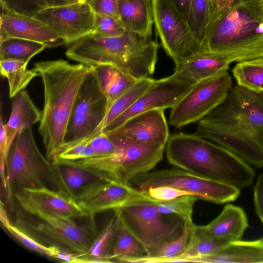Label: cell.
<instances>
[{
	"label": "cell",
	"mask_w": 263,
	"mask_h": 263,
	"mask_svg": "<svg viewBox=\"0 0 263 263\" xmlns=\"http://www.w3.org/2000/svg\"><path fill=\"white\" fill-rule=\"evenodd\" d=\"M198 199L197 196L188 195L166 201H155L154 203L161 214L175 215L184 221L192 219L194 204Z\"/></svg>",
	"instance_id": "cell-32"
},
{
	"label": "cell",
	"mask_w": 263,
	"mask_h": 263,
	"mask_svg": "<svg viewBox=\"0 0 263 263\" xmlns=\"http://www.w3.org/2000/svg\"><path fill=\"white\" fill-rule=\"evenodd\" d=\"M0 220L7 231L26 248L47 256L48 247L37 241L10 221L4 203L1 201Z\"/></svg>",
	"instance_id": "cell-35"
},
{
	"label": "cell",
	"mask_w": 263,
	"mask_h": 263,
	"mask_svg": "<svg viewBox=\"0 0 263 263\" xmlns=\"http://www.w3.org/2000/svg\"><path fill=\"white\" fill-rule=\"evenodd\" d=\"M47 7H55L68 4L67 0H42Z\"/></svg>",
	"instance_id": "cell-47"
},
{
	"label": "cell",
	"mask_w": 263,
	"mask_h": 263,
	"mask_svg": "<svg viewBox=\"0 0 263 263\" xmlns=\"http://www.w3.org/2000/svg\"><path fill=\"white\" fill-rule=\"evenodd\" d=\"M248 226L244 210L240 206L228 204L205 228L213 238L227 244L241 240Z\"/></svg>",
	"instance_id": "cell-21"
},
{
	"label": "cell",
	"mask_w": 263,
	"mask_h": 263,
	"mask_svg": "<svg viewBox=\"0 0 263 263\" xmlns=\"http://www.w3.org/2000/svg\"><path fill=\"white\" fill-rule=\"evenodd\" d=\"M27 64L19 60L0 61L1 75L7 80L11 99L26 88L34 78L38 76L34 69L27 68Z\"/></svg>",
	"instance_id": "cell-28"
},
{
	"label": "cell",
	"mask_w": 263,
	"mask_h": 263,
	"mask_svg": "<svg viewBox=\"0 0 263 263\" xmlns=\"http://www.w3.org/2000/svg\"><path fill=\"white\" fill-rule=\"evenodd\" d=\"M211 9L212 0H191L189 24L200 44L210 21Z\"/></svg>",
	"instance_id": "cell-34"
},
{
	"label": "cell",
	"mask_w": 263,
	"mask_h": 263,
	"mask_svg": "<svg viewBox=\"0 0 263 263\" xmlns=\"http://www.w3.org/2000/svg\"><path fill=\"white\" fill-rule=\"evenodd\" d=\"M113 210L114 215L95 238L89 249L84 253L79 254L80 263L112 262L109 257L122 227L119 214Z\"/></svg>",
	"instance_id": "cell-25"
},
{
	"label": "cell",
	"mask_w": 263,
	"mask_h": 263,
	"mask_svg": "<svg viewBox=\"0 0 263 263\" xmlns=\"http://www.w3.org/2000/svg\"><path fill=\"white\" fill-rule=\"evenodd\" d=\"M160 45L151 37L126 31L120 36L104 37L102 65H110L134 77H151L155 71Z\"/></svg>",
	"instance_id": "cell-9"
},
{
	"label": "cell",
	"mask_w": 263,
	"mask_h": 263,
	"mask_svg": "<svg viewBox=\"0 0 263 263\" xmlns=\"http://www.w3.org/2000/svg\"><path fill=\"white\" fill-rule=\"evenodd\" d=\"M260 0H240L205 28L199 52L234 58L237 62L263 58Z\"/></svg>",
	"instance_id": "cell-4"
},
{
	"label": "cell",
	"mask_w": 263,
	"mask_h": 263,
	"mask_svg": "<svg viewBox=\"0 0 263 263\" xmlns=\"http://www.w3.org/2000/svg\"><path fill=\"white\" fill-rule=\"evenodd\" d=\"M233 86L228 71L193 84L171 108L169 124L181 128L198 122L225 100Z\"/></svg>",
	"instance_id": "cell-11"
},
{
	"label": "cell",
	"mask_w": 263,
	"mask_h": 263,
	"mask_svg": "<svg viewBox=\"0 0 263 263\" xmlns=\"http://www.w3.org/2000/svg\"><path fill=\"white\" fill-rule=\"evenodd\" d=\"M46 46L43 43L17 38L0 41V61L15 60L28 63Z\"/></svg>",
	"instance_id": "cell-30"
},
{
	"label": "cell",
	"mask_w": 263,
	"mask_h": 263,
	"mask_svg": "<svg viewBox=\"0 0 263 263\" xmlns=\"http://www.w3.org/2000/svg\"><path fill=\"white\" fill-rule=\"evenodd\" d=\"M234 62L236 60L232 57L198 51L175 63L172 74L181 81L194 84L228 71Z\"/></svg>",
	"instance_id": "cell-19"
},
{
	"label": "cell",
	"mask_w": 263,
	"mask_h": 263,
	"mask_svg": "<svg viewBox=\"0 0 263 263\" xmlns=\"http://www.w3.org/2000/svg\"><path fill=\"white\" fill-rule=\"evenodd\" d=\"M68 4H72L78 2V0H67Z\"/></svg>",
	"instance_id": "cell-48"
},
{
	"label": "cell",
	"mask_w": 263,
	"mask_h": 263,
	"mask_svg": "<svg viewBox=\"0 0 263 263\" xmlns=\"http://www.w3.org/2000/svg\"><path fill=\"white\" fill-rule=\"evenodd\" d=\"M108 135L117 145L113 154L76 161L57 159L55 162L79 166L101 178L128 184L135 177L150 172L163 159L165 145Z\"/></svg>",
	"instance_id": "cell-7"
},
{
	"label": "cell",
	"mask_w": 263,
	"mask_h": 263,
	"mask_svg": "<svg viewBox=\"0 0 263 263\" xmlns=\"http://www.w3.org/2000/svg\"><path fill=\"white\" fill-rule=\"evenodd\" d=\"M1 6L2 10L30 17L47 7L42 0H1Z\"/></svg>",
	"instance_id": "cell-37"
},
{
	"label": "cell",
	"mask_w": 263,
	"mask_h": 263,
	"mask_svg": "<svg viewBox=\"0 0 263 263\" xmlns=\"http://www.w3.org/2000/svg\"><path fill=\"white\" fill-rule=\"evenodd\" d=\"M151 77L139 79L130 88L111 105L101 124L88 137L82 140L87 141L100 133L116 118L128 109L154 83Z\"/></svg>",
	"instance_id": "cell-26"
},
{
	"label": "cell",
	"mask_w": 263,
	"mask_h": 263,
	"mask_svg": "<svg viewBox=\"0 0 263 263\" xmlns=\"http://www.w3.org/2000/svg\"><path fill=\"white\" fill-rule=\"evenodd\" d=\"M193 262L262 263L263 241L237 240L226 244L218 252L206 256L193 258Z\"/></svg>",
	"instance_id": "cell-22"
},
{
	"label": "cell",
	"mask_w": 263,
	"mask_h": 263,
	"mask_svg": "<svg viewBox=\"0 0 263 263\" xmlns=\"http://www.w3.org/2000/svg\"><path fill=\"white\" fill-rule=\"evenodd\" d=\"M57 164L60 167L67 187L74 195V191L82 190L93 182H91V181L94 182L103 179L93 172L79 166L66 164Z\"/></svg>",
	"instance_id": "cell-33"
},
{
	"label": "cell",
	"mask_w": 263,
	"mask_h": 263,
	"mask_svg": "<svg viewBox=\"0 0 263 263\" xmlns=\"http://www.w3.org/2000/svg\"><path fill=\"white\" fill-rule=\"evenodd\" d=\"M165 146L170 164L195 175L239 189L254 181L255 171L251 165L227 148L194 134H173Z\"/></svg>",
	"instance_id": "cell-3"
},
{
	"label": "cell",
	"mask_w": 263,
	"mask_h": 263,
	"mask_svg": "<svg viewBox=\"0 0 263 263\" xmlns=\"http://www.w3.org/2000/svg\"><path fill=\"white\" fill-rule=\"evenodd\" d=\"M83 142L87 143L94 150L96 156L110 155L115 153L117 149V145L115 142L104 132Z\"/></svg>",
	"instance_id": "cell-40"
},
{
	"label": "cell",
	"mask_w": 263,
	"mask_h": 263,
	"mask_svg": "<svg viewBox=\"0 0 263 263\" xmlns=\"http://www.w3.org/2000/svg\"><path fill=\"white\" fill-rule=\"evenodd\" d=\"M33 69L42 79L44 90L39 132L46 156L53 162L65 145L76 100L91 68L59 59L37 62Z\"/></svg>",
	"instance_id": "cell-2"
},
{
	"label": "cell",
	"mask_w": 263,
	"mask_h": 263,
	"mask_svg": "<svg viewBox=\"0 0 263 263\" xmlns=\"http://www.w3.org/2000/svg\"><path fill=\"white\" fill-rule=\"evenodd\" d=\"M154 201L138 200L114 209L119 214L122 226L143 246L149 257L177 238L184 227L182 219H168L167 215L159 213Z\"/></svg>",
	"instance_id": "cell-8"
},
{
	"label": "cell",
	"mask_w": 263,
	"mask_h": 263,
	"mask_svg": "<svg viewBox=\"0 0 263 263\" xmlns=\"http://www.w3.org/2000/svg\"><path fill=\"white\" fill-rule=\"evenodd\" d=\"M91 68L100 89L104 95L115 75L117 68L110 65H102Z\"/></svg>",
	"instance_id": "cell-43"
},
{
	"label": "cell",
	"mask_w": 263,
	"mask_h": 263,
	"mask_svg": "<svg viewBox=\"0 0 263 263\" xmlns=\"http://www.w3.org/2000/svg\"><path fill=\"white\" fill-rule=\"evenodd\" d=\"M86 2L96 14L110 16L120 20L118 0H87Z\"/></svg>",
	"instance_id": "cell-42"
},
{
	"label": "cell",
	"mask_w": 263,
	"mask_h": 263,
	"mask_svg": "<svg viewBox=\"0 0 263 263\" xmlns=\"http://www.w3.org/2000/svg\"><path fill=\"white\" fill-rule=\"evenodd\" d=\"M193 85L176 78L173 74L155 80L152 85L128 109L113 120L103 132L112 131L129 118L143 112L172 108Z\"/></svg>",
	"instance_id": "cell-16"
},
{
	"label": "cell",
	"mask_w": 263,
	"mask_h": 263,
	"mask_svg": "<svg viewBox=\"0 0 263 263\" xmlns=\"http://www.w3.org/2000/svg\"><path fill=\"white\" fill-rule=\"evenodd\" d=\"M240 1V0H212L211 13L208 24L219 13L230 9Z\"/></svg>",
	"instance_id": "cell-45"
},
{
	"label": "cell",
	"mask_w": 263,
	"mask_h": 263,
	"mask_svg": "<svg viewBox=\"0 0 263 263\" xmlns=\"http://www.w3.org/2000/svg\"><path fill=\"white\" fill-rule=\"evenodd\" d=\"M120 20L128 31L151 37L154 23L152 0H118Z\"/></svg>",
	"instance_id": "cell-24"
},
{
	"label": "cell",
	"mask_w": 263,
	"mask_h": 263,
	"mask_svg": "<svg viewBox=\"0 0 263 263\" xmlns=\"http://www.w3.org/2000/svg\"><path fill=\"white\" fill-rule=\"evenodd\" d=\"M128 184L142 192L150 187L170 186L216 204L235 201L240 193V189L236 186L204 178L179 168L150 171L135 177Z\"/></svg>",
	"instance_id": "cell-10"
},
{
	"label": "cell",
	"mask_w": 263,
	"mask_h": 263,
	"mask_svg": "<svg viewBox=\"0 0 263 263\" xmlns=\"http://www.w3.org/2000/svg\"><path fill=\"white\" fill-rule=\"evenodd\" d=\"M107 110L106 98L101 91L91 68L76 100L64 147L88 137L103 121Z\"/></svg>",
	"instance_id": "cell-13"
},
{
	"label": "cell",
	"mask_w": 263,
	"mask_h": 263,
	"mask_svg": "<svg viewBox=\"0 0 263 263\" xmlns=\"http://www.w3.org/2000/svg\"><path fill=\"white\" fill-rule=\"evenodd\" d=\"M10 38L39 42L49 48L65 44L49 26L35 17L1 9L0 41Z\"/></svg>",
	"instance_id": "cell-17"
},
{
	"label": "cell",
	"mask_w": 263,
	"mask_h": 263,
	"mask_svg": "<svg viewBox=\"0 0 263 263\" xmlns=\"http://www.w3.org/2000/svg\"><path fill=\"white\" fill-rule=\"evenodd\" d=\"M146 256L143 246L122 226L115 240L110 260L121 257H138Z\"/></svg>",
	"instance_id": "cell-31"
},
{
	"label": "cell",
	"mask_w": 263,
	"mask_h": 263,
	"mask_svg": "<svg viewBox=\"0 0 263 263\" xmlns=\"http://www.w3.org/2000/svg\"><path fill=\"white\" fill-rule=\"evenodd\" d=\"M260 8L263 14V0L260 1Z\"/></svg>",
	"instance_id": "cell-49"
},
{
	"label": "cell",
	"mask_w": 263,
	"mask_h": 263,
	"mask_svg": "<svg viewBox=\"0 0 263 263\" xmlns=\"http://www.w3.org/2000/svg\"><path fill=\"white\" fill-rule=\"evenodd\" d=\"M260 239L263 241V237Z\"/></svg>",
	"instance_id": "cell-51"
},
{
	"label": "cell",
	"mask_w": 263,
	"mask_h": 263,
	"mask_svg": "<svg viewBox=\"0 0 263 263\" xmlns=\"http://www.w3.org/2000/svg\"><path fill=\"white\" fill-rule=\"evenodd\" d=\"M74 198L91 218L138 200L154 201L146 192L109 178L96 180L75 194Z\"/></svg>",
	"instance_id": "cell-14"
},
{
	"label": "cell",
	"mask_w": 263,
	"mask_h": 263,
	"mask_svg": "<svg viewBox=\"0 0 263 263\" xmlns=\"http://www.w3.org/2000/svg\"><path fill=\"white\" fill-rule=\"evenodd\" d=\"M79 2H86L87 0H78Z\"/></svg>",
	"instance_id": "cell-50"
},
{
	"label": "cell",
	"mask_w": 263,
	"mask_h": 263,
	"mask_svg": "<svg viewBox=\"0 0 263 263\" xmlns=\"http://www.w3.org/2000/svg\"><path fill=\"white\" fill-rule=\"evenodd\" d=\"M226 245L211 236L205 226H196L194 223L186 250L176 257L180 258L183 262H189L193 258L214 254Z\"/></svg>",
	"instance_id": "cell-27"
},
{
	"label": "cell",
	"mask_w": 263,
	"mask_h": 263,
	"mask_svg": "<svg viewBox=\"0 0 263 263\" xmlns=\"http://www.w3.org/2000/svg\"><path fill=\"white\" fill-rule=\"evenodd\" d=\"M126 31L120 20L110 16L96 14L93 33L106 37H115L122 35Z\"/></svg>",
	"instance_id": "cell-38"
},
{
	"label": "cell",
	"mask_w": 263,
	"mask_h": 263,
	"mask_svg": "<svg viewBox=\"0 0 263 263\" xmlns=\"http://www.w3.org/2000/svg\"><path fill=\"white\" fill-rule=\"evenodd\" d=\"M41 187L74 196L65 182L59 165L42 154L31 127H27L18 133L9 152L7 195L12 196L13 188L20 191Z\"/></svg>",
	"instance_id": "cell-6"
},
{
	"label": "cell",
	"mask_w": 263,
	"mask_h": 263,
	"mask_svg": "<svg viewBox=\"0 0 263 263\" xmlns=\"http://www.w3.org/2000/svg\"><path fill=\"white\" fill-rule=\"evenodd\" d=\"M232 72L237 85L256 92H263V58L237 62Z\"/></svg>",
	"instance_id": "cell-29"
},
{
	"label": "cell",
	"mask_w": 263,
	"mask_h": 263,
	"mask_svg": "<svg viewBox=\"0 0 263 263\" xmlns=\"http://www.w3.org/2000/svg\"><path fill=\"white\" fill-rule=\"evenodd\" d=\"M17 205L13 223L40 243L62 250L83 254L96 237L90 225L79 226L44 209L22 191L13 194Z\"/></svg>",
	"instance_id": "cell-5"
},
{
	"label": "cell",
	"mask_w": 263,
	"mask_h": 263,
	"mask_svg": "<svg viewBox=\"0 0 263 263\" xmlns=\"http://www.w3.org/2000/svg\"><path fill=\"white\" fill-rule=\"evenodd\" d=\"M164 109H156L138 114L108 135L138 141L166 145L170 138Z\"/></svg>",
	"instance_id": "cell-18"
},
{
	"label": "cell",
	"mask_w": 263,
	"mask_h": 263,
	"mask_svg": "<svg viewBox=\"0 0 263 263\" xmlns=\"http://www.w3.org/2000/svg\"><path fill=\"white\" fill-rule=\"evenodd\" d=\"M96 156V152L87 143L78 142L65 146L57 159L76 161Z\"/></svg>",
	"instance_id": "cell-39"
},
{
	"label": "cell",
	"mask_w": 263,
	"mask_h": 263,
	"mask_svg": "<svg viewBox=\"0 0 263 263\" xmlns=\"http://www.w3.org/2000/svg\"><path fill=\"white\" fill-rule=\"evenodd\" d=\"M189 23L191 0H171Z\"/></svg>",
	"instance_id": "cell-46"
},
{
	"label": "cell",
	"mask_w": 263,
	"mask_h": 263,
	"mask_svg": "<svg viewBox=\"0 0 263 263\" xmlns=\"http://www.w3.org/2000/svg\"><path fill=\"white\" fill-rule=\"evenodd\" d=\"M253 199L256 213L263 224V173L260 174L253 190Z\"/></svg>",
	"instance_id": "cell-44"
},
{
	"label": "cell",
	"mask_w": 263,
	"mask_h": 263,
	"mask_svg": "<svg viewBox=\"0 0 263 263\" xmlns=\"http://www.w3.org/2000/svg\"><path fill=\"white\" fill-rule=\"evenodd\" d=\"M195 135L263 167V92L235 85L225 100L198 122Z\"/></svg>",
	"instance_id": "cell-1"
},
{
	"label": "cell",
	"mask_w": 263,
	"mask_h": 263,
	"mask_svg": "<svg viewBox=\"0 0 263 263\" xmlns=\"http://www.w3.org/2000/svg\"><path fill=\"white\" fill-rule=\"evenodd\" d=\"M154 21L163 49L176 63L197 52L200 42L171 0H152Z\"/></svg>",
	"instance_id": "cell-12"
},
{
	"label": "cell",
	"mask_w": 263,
	"mask_h": 263,
	"mask_svg": "<svg viewBox=\"0 0 263 263\" xmlns=\"http://www.w3.org/2000/svg\"><path fill=\"white\" fill-rule=\"evenodd\" d=\"M20 191L44 209L64 219L70 220L89 216L74 197L62 192L47 187Z\"/></svg>",
	"instance_id": "cell-20"
},
{
	"label": "cell",
	"mask_w": 263,
	"mask_h": 263,
	"mask_svg": "<svg viewBox=\"0 0 263 263\" xmlns=\"http://www.w3.org/2000/svg\"><path fill=\"white\" fill-rule=\"evenodd\" d=\"M139 79L117 68L115 75L104 93L107 100L108 110L114 101L130 88Z\"/></svg>",
	"instance_id": "cell-36"
},
{
	"label": "cell",
	"mask_w": 263,
	"mask_h": 263,
	"mask_svg": "<svg viewBox=\"0 0 263 263\" xmlns=\"http://www.w3.org/2000/svg\"><path fill=\"white\" fill-rule=\"evenodd\" d=\"M144 192L153 200L159 201H168L182 196L191 195L187 192L167 185L150 187Z\"/></svg>",
	"instance_id": "cell-41"
},
{
	"label": "cell",
	"mask_w": 263,
	"mask_h": 263,
	"mask_svg": "<svg viewBox=\"0 0 263 263\" xmlns=\"http://www.w3.org/2000/svg\"><path fill=\"white\" fill-rule=\"evenodd\" d=\"M41 111L36 107L29 94L24 90L13 98L8 122L5 124L7 146L10 149L18 133L40 122Z\"/></svg>",
	"instance_id": "cell-23"
},
{
	"label": "cell",
	"mask_w": 263,
	"mask_h": 263,
	"mask_svg": "<svg viewBox=\"0 0 263 263\" xmlns=\"http://www.w3.org/2000/svg\"><path fill=\"white\" fill-rule=\"evenodd\" d=\"M34 17L49 26L67 44L92 33L95 27L96 13L86 2L47 7Z\"/></svg>",
	"instance_id": "cell-15"
}]
</instances>
